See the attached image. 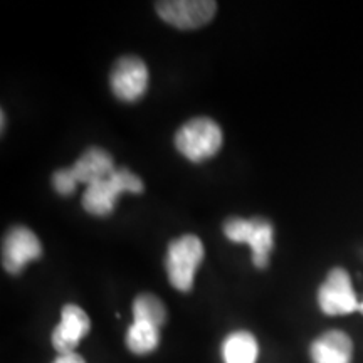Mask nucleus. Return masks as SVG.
I'll return each mask as SVG.
<instances>
[{"mask_svg":"<svg viewBox=\"0 0 363 363\" xmlns=\"http://www.w3.org/2000/svg\"><path fill=\"white\" fill-rule=\"evenodd\" d=\"M91 323L84 310L76 305H66L61 313V323L52 331V345L59 355L74 353L81 340L89 333Z\"/></svg>","mask_w":363,"mask_h":363,"instance_id":"obj_9","label":"nucleus"},{"mask_svg":"<svg viewBox=\"0 0 363 363\" xmlns=\"http://www.w3.org/2000/svg\"><path fill=\"white\" fill-rule=\"evenodd\" d=\"M360 311L363 313V303H360Z\"/></svg>","mask_w":363,"mask_h":363,"instance_id":"obj_17","label":"nucleus"},{"mask_svg":"<svg viewBox=\"0 0 363 363\" xmlns=\"http://www.w3.org/2000/svg\"><path fill=\"white\" fill-rule=\"evenodd\" d=\"M222 130L214 120L197 116L190 120L175 135L177 150L190 162H203L212 158L222 147Z\"/></svg>","mask_w":363,"mask_h":363,"instance_id":"obj_2","label":"nucleus"},{"mask_svg":"<svg viewBox=\"0 0 363 363\" xmlns=\"http://www.w3.org/2000/svg\"><path fill=\"white\" fill-rule=\"evenodd\" d=\"M318 305L325 315H350L360 310V303L357 301L355 291L350 274L342 267H335L328 272L326 281L318 291Z\"/></svg>","mask_w":363,"mask_h":363,"instance_id":"obj_5","label":"nucleus"},{"mask_svg":"<svg viewBox=\"0 0 363 363\" xmlns=\"http://www.w3.org/2000/svg\"><path fill=\"white\" fill-rule=\"evenodd\" d=\"M43 252L38 235L24 225L12 227L4 238L2 264L11 274H19L27 262L38 259Z\"/></svg>","mask_w":363,"mask_h":363,"instance_id":"obj_8","label":"nucleus"},{"mask_svg":"<svg viewBox=\"0 0 363 363\" xmlns=\"http://www.w3.org/2000/svg\"><path fill=\"white\" fill-rule=\"evenodd\" d=\"M353 343L343 331L331 330L311 345L313 363H350Z\"/></svg>","mask_w":363,"mask_h":363,"instance_id":"obj_11","label":"nucleus"},{"mask_svg":"<svg viewBox=\"0 0 363 363\" xmlns=\"http://www.w3.org/2000/svg\"><path fill=\"white\" fill-rule=\"evenodd\" d=\"M52 185L57 194L71 195L76 190V180L72 179L69 169H61L52 175Z\"/></svg>","mask_w":363,"mask_h":363,"instance_id":"obj_15","label":"nucleus"},{"mask_svg":"<svg viewBox=\"0 0 363 363\" xmlns=\"http://www.w3.org/2000/svg\"><path fill=\"white\" fill-rule=\"evenodd\" d=\"M217 11L212 0H167L157 4V12L177 29H197L208 24Z\"/></svg>","mask_w":363,"mask_h":363,"instance_id":"obj_6","label":"nucleus"},{"mask_svg":"<svg viewBox=\"0 0 363 363\" xmlns=\"http://www.w3.org/2000/svg\"><path fill=\"white\" fill-rule=\"evenodd\" d=\"M115 170V162L110 153L98 147L86 150L79 160L69 169L76 184H84L88 187L99 180L108 179Z\"/></svg>","mask_w":363,"mask_h":363,"instance_id":"obj_10","label":"nucleus"},{"mask_svg":"<svg viewBox=\"0 0 363 363\" xmlns=\"http://www.w3.org/2000/svg\"><path fill=\"white\" fill-rule=\"evenodd\" d=\"M225 238L233 242L249 244L252 249V262L256 267H266L274 244V229L264 219H229L224 224Z\"/></svg>","mask_w":363,"mask_h":363,"instance_id":"obj_4","label":"nucleus"},{"mask_svg":"<svg viewBox=\"0 0 363 363\" xmlns=\"http://www.w3.org/2000/svg\"><path fill=\"white\" fill-rule=\"evenodd\" d=\"M54 363H86L84 358L78 353H66V355H59Z\"/></svg>","mask_w":363,"mask_h":363,"instance_id":"obj_16","label":"nucleus"},{"mask_svg":"<svg viewBox=\"0 0 363 363\" xmlns=\"http://www.w3.org/2000/svg\"><path fill=\"white\" fill-rule=\"evenodd\" d=\"M143 180L128 169H116L108 179L89 185L83 195V207L93 216L111 214L120 194L143 192Z\"/></svg>","mask_w":363,"mask_h":363,"instance_id":"obj_1","label":"nucleus"},{"mask_svg":"<svg viewBox=\"0 0 363 363\" xmlns=\"http://www.w3.org/2000/svg\"><path fill=\"white\" fill-rule=\"evenodd\" d=\"M133 321H143V323L160 326L167 320V310L163 303L153 294H140L133 303Z\"/></svg>","mask_w":363,"mask_h":363,"instance_id":"obj_14","label":"nucleus"},{"mask_svg":"<svg viewBox=\"0 0 363 363\" xmlns=\"http://www.w3.org/2000/svg\"><path fill=\"white\" fill-rule=\"evenodd\" d=\"M259 347L249 331H234L224 340L222 357L225 363H256Z\"/></svg>","mask_w":363,"mask_h":363,"instance_id":"obj_12","label":"nucleus"},{"mask_svg":"<svg viewBox=\"0 0 363 363\" xmlns=\"http://www.w3.org/2000/svg\"><path fill=\"white\" fill-rule=\"evenodd\" d=\"M158 342H160L158 326L143 321H133L126 333V347L135 355H147L153 352L158 347Z\"/></svg>","mask_w":363,"mask_h":363,"instance_id":"obj_13","label":"nucleus"},{"mask_svg":"<svg viewBox=\"0 0 363 363\" xmlns=\"http://www.w3.org/2000/svg\"><path fill=\"white\" fill-rule=\"evenodd\" d=\"M111 91L121 101H136L148 88V69L140 57L125 56L118 59L111 71Z\"/></svg>","mask_w":363,"mask_h":363,"instance_id":"obj_7","label":"nucleus"},{"mask_svg":"<svg viewBox=\"0 0 363 363\" xmlns=\"http://www.w3.org/2000/svg\"><path fill=\"white\" fill-rule=\"evenodd\" d=\"M203 259L202 240L194 234H185L172 240L167 251V274L177 291L187 293L192 289L195 272Z\"/></svg>","mask_w":363,"mask_h":363,"instance_id":"obj_3","label":"nucleus"}]
</instances>
